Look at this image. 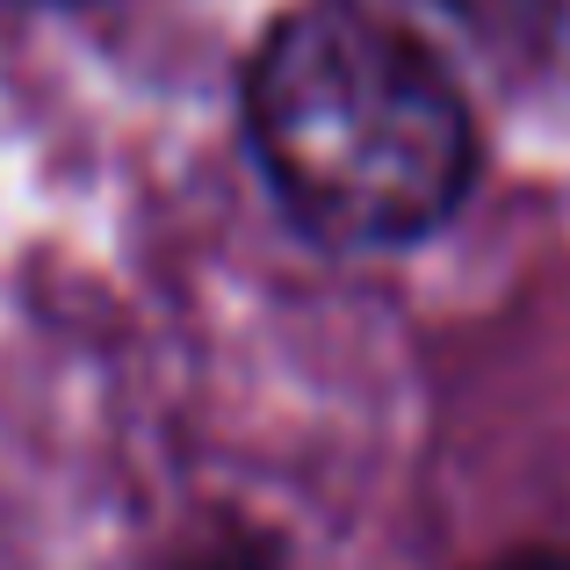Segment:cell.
<instances>
[{"label":"cell","mask_w":570,"mask_h":570,"mask_svg":"<svg viewBox=\"0 0 570 570\" xmlns=\"http://www.w3.org/2000/svg\"><path fill=\"white\" fill-rule=\"evenodd\" d=\"M433 14L441 0H282L238 66L253 174L333 261L433 246L484 181V124Z\"/></svg>","instance_id":"6da1fadb"},{"label":"cell","mask_w":570,"mask_h":570,"mask_svg":"<svg viewBox=\"0 0 570 570\" xmlns=\"http://www.w3.org/2000/svg\"><path fill=\"white\" fill-rule=\"evenodd\" d=\"M499 72H570V0H448Z\"/></svg>","instance_id":"7a4b0ae2"},{"label":"cell","mask_w":570,"mask_h":570,"mask_svg":"<svg viewBox=\"0 0 570 570\" xmlns=\"http://www.w3.org/2000/svg\"><path fill=\"white\" fill-rule=\"evenodd\" d=\"M153 570H296V557H289V534L282 528H267V520L224 505V513L195 520Z\"/></svg>","instance_id":"3957f363"},{"label":"cell","mask_w":570,"mask_h":570,"mask_svg":"<svg viewBox=\"0 0 570 570\" xmlns=\"http://www.w3.org/2000/svg\"><path fill=\"white\" fill-rule=\"evenodd\" d=\"M470 570H570V542H513V549H499V557H484Z\"/></svg>","instance_id":"277c9868"},{"label":"cell","mask_w":570,"mask_h":570,"mask_svg":"<svg viewBox=\"0 0 570 570\" xmlns=\"http://www.w3.org/2000/svg\"><path fill=\"white\" fill-rule=\"evenodd\" d=\"M14 8H101V0H14Z\"/></svg>","instance_id":"5b68a950"}]
</instances>
